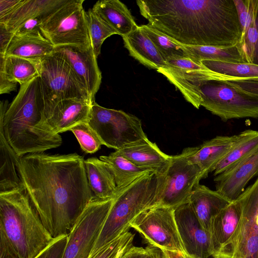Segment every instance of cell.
Returning a JSON list of instances; mask_svg holds the SVG:
<instances>
[{
    "instance_id": "6da1fadb",
    "label": "cell",
    "mask_w": 258,
    "mask_h": 258,
    "mask_svg": "<svg viewBox=\"0 0 258 258\" xmlns=\"http://www.w3.org/2000/svg\"><path fill=\"white\" fill-rule=\"evenodd\" d=\"M18 171L25 191L53 238L68 235L95 198L83 156L77 153H30L20 158Z\"/></svg>"
},
{
    "instance_id": "7a4b0ae2",
    "label": "cell",
    "mask_w": 258,
    "mask_h": 258,
    "mask_svg": "<svg viewBox=\"0 0 258 258\" xmlns=\"http://www.w3.org/2000/svg\"><path fill=\"white\" fill-rule=\"evenodd\" d=\"M148 24L185 45L229 46L241 37L233 0H138Z\"/></svg>"
},
{
    "instance_id": "3957f363",
    "label": "cell",
    "mask_w": 258,
    "mask_h": 258,
    "mask_svg": "<svg viewBox=\"0 0 258 258\" xmlns=\"http://www.w3.org/2000/svg\"><path fill=\"white\" fill-rule=\"evenodd\" d=\"M44 105L39 76L20 85L9 106L7 101L1 102L0 129L19 157L44 152L62 143L61 136L45 121Z\"/></svg>"
},
{
    "instance_id": "277c9868",
    "label": "cell",
    "mask_w": 258,
    "mask_h": 258,
    "mask_svg": "<svg viewBox=\"0 0 258 258\" xmlns=\"http://www.w3.org/2000/svg\"><path fill=\"white\" fill-rule=\"evenodd\" d=\"M54 239L24 189L0 194V249L12 258H36Z\"/></svg>"
},
{
    "instance_id": "5b68a950",
    "label": "cell",
    "mask_w": 258,
    "mask_h": 258,
    "mask_svg": "<svg viewBox=\"0 0 258 258\" xmlns=\"http://www.w3.org/2000/svg\"><path fill=\"white\" fill-rule=\"evenodd\" d=\"M161 176L150 172L119 191L89 257L109 242L128 231L141 213L156 206Z\"/></svg>"
},
{
    "instance_id": "8992f818",
    "label": "cell",
    "mask_w": 258,
    "mask_h": 258,
    "mask_svg": "<svg viewBox=\"0 0 258 258\" xmlns=\"http://www.w3.org/2000/svg\"><path fill=\"white\" fill-rule=\"evenodd\" d=\"M200 93L201 106L224 122L232 119L258 118V96L227 81L207 80L202 84Z\"/></svg>"
},
{
    "instance_id": "52a82bcc",
    "label": "cell",
    "mask_w": 258,
    "mask_h": 258,
    "mask_svg": "<svg viewBox=\"0 0 258 258\" xmlns=\"http://www.w3.org/2000/svg\"><path fill=\"white\" fill-rule=\"evenodd\" d=\"M87 122L103 145L115 150L147 138L137 116L122 110L105 108L95 101L91 105Z\"/></svg>"
},
{
    "instance_id": "ba28073f",
    "label": "cell",
    "mask_w": 258,
    "mask_h": 258,
    "mask_svg": "<svg viewBox=\"0 0 258 258\" xmlns=\"http://www.w3.org/2000/svg\"><path fill=\"white\" fill-rule=\"evenodd\" d=\"M84 2L70 0L42 23V34L55 47L74 46L83 49L92 47Z\"/></svg>"
},
{
    "instance_id": "9c48e42d",
    "label": "cell",
    "mask_w": 258,
    "mask_h": 258,
    "mask_svg": "<svg viewBox=\"0 0 258 258\" xmlns=\"http://www.w3.org/2000/svg\"><path fill=\"white\" fill-rule=\"evenodd\" d=\"M39 77L44 112L66 99H79L93 103L69 64L54 54L41 61Z\"/></svg>"
},
{
    "instance_id": "30bf717a",
    "label": "cell",
    "mask_w": 258,
    "mask_h": 258,
    "mask_svg": "<svg viewBox=\"0 0 258 258\" xmlns=\"http://www.w3.org/2000/svg\"><path fill=\"white\" fill-rule=\"evenodd\" d=\"M114 198H94L68 235L62 258H89L114 203Z\"/></svg>"
},
{
    "instance_id": "8fae6325",
    "label": "cell",
    "mask_w": 258,
    "mask_h": 258,
    "mask_svg": "<svg viewBox=\"0 0 258 258\" xmlns=\"http://www.w3.org/2000/svg\"><path fill=\"white\" fill-rule=\"evenodd\" d=\"M204 178V174L185 153L172 156L165 173L161 176V183L156 207L175 209L188 203L192 190Z\"/></svg>"
},
{
    "instance_id": "7c38bea8",
    "label": "cell",
    "mask_w": 258,
    "mask_h": 258,
    "mask_svg": "<svg viewBox=\"0 0 258 258\" xmlns=\"http://www.w3.org/2000/svg\"><path fill=\"white\" fill-rule=\"evenodd\" d=\"M131 227L150 246L186 253L178 230L174 209L160 206L150 208L137 216Z\"/></svg>"
},
{
    "instance_id": "4fadbf2b",
    "label": "cell",
    "mask_w": 258,
    "mask_h": 258,
    "mask_svg": "<svg viewBox=\"0 0 258 258\" xmlns=\"http://www.w3.org/2000/svg\"><path fill=\"white\" fill-rule=\"evenodd\" d=\"M178 89L185 100L195 107L201 106L200 88L205 81H224L225 77L209 70L190 58L169 59L163 67L157 70Z\"/></svg>"
},
{
    "instance_id": "5bb4252c",
    "label": "cell",
    "mask_w": 258,
    "mask_h": 258,
    "mask_svg": "<svg viewBox=\"0 0 258 258\" xmlns=\"http://www.w3.org/2000/svg\"><path fill=\"white\" fill-rule=\"evenodd\" d=\"M242 218L240 206L230 203L212 219L210 237L213 258H232Z\"/></svg>"
},
{
    "instance_id": "9a60e30c",
    "label": "cell",
    "mask_w": 258,
    "mask_h": 258,
    "mask_svg": "<svg viewBox=\"0 0 258 258\" xmlns=\"http://www.w3.org/2000/svg\"><path fill=\"white\" fill-rule=\"evenodd\" d=\"M53 54L69 64L91 101L95 102L102 77L92 47L88 49L74 46L55 47Z\"/></svg>"
},
{
    "instance_id": "2e32d148",
    "label": "cell",
    "mask_w": 258,
    "mask_h": 258,
    "mask_svg": "<svg viewBox=\"0 0 258 258\" xmlns=\"http://www.w3.org/2000/svg\"><path fill=\"white\" fill-rule=\"evenodd\" d=\"M174 215L186 253L194 258L212 256L210 235L201 226L189 202L175 208Z\"/></svg>"
},
{
    "instance_id": "e0dca14e",
    "label": "cell",
    "mask_w": 258,
    "mask_h": 258,
    "mask_svg": "<svg viewBox=\"0 0 258 258\" xmlns=\"http://www.w3.org/2000/svg\"><path fill=\"white\" fill-rule=\"evenodd\" d=\"M241 136V132L232 136H217L198 147L186 148L183 151L200 167L205 178L215 170L219 162L236 145Z\"/></svg>"
},
{
    "instance_id": "ac0fdd59",
    "label": "cell",
    "mask_w": 258,
    "mask_h": 258,
    "mask_svg": "<svg viewBox=\"0 0 258 258\" xmlns=\"http://www.w3.org/2000/svg\"><path fill=\"white\" fill-rule=\"evenodd\" d=\"M137 166L158 176L163 175L169 166L172 156L162 152L156 143L143 139L115 150Z\"/></svg>"
},
{
    "instance_id": "d6986e66",
    "label": "cell",
    "mask_w": 258,
    "mask_h": 258,
    "mask_svg": "<svg viewBox=\"0 0 258 258\" xmlns=\"http://www.w3.org/2000/svg\"><path fill=\"white\" fill-rule=\"evenodd\" d=\"M92 103L79 99L60 101L44 112L45 121L56 134L70 130L79 123L87 122Z\"/></svg>"
},
{
    "instance_id": "ffe728a7",
    "label": "cell",
    "mask_w": 258,
    "mask_h": 258,
    "mask_svg": "<svg viewBox=\"0 0 258 258\" xmlns=\"http://www.w3.org/2000/svg\"><path fill=\"white\" fill-rule=\"evenodd\" d=\"M256 176H258V150L232 168L216 176L214 179L216 190L234 202Z\"/></svg>"
},
{
    "instance_id": "44dd1931",
    "label": "cell",
    "mask_w": 258,
    "mask_h": 258,
    "mask_svg": "<svg viewBox=\"0 0 258 258\" xmlns=\"http://www.w3.org/2000/svg\"><path fill=\"white\" fill-rule=\"evenodd\" d=\"M188 202L201 226L210 235L212 218L232 202L217 190L199 184L192 190Z\"/></svg>"
},
{
    "instance_id": "7402d4cb",
    "label": "cell",
    "mask_w": 258,
    "mask_h": 258,
    "mask_svg": "<svg viewBox=\"0 0 258 258\" xmlns=\"http://www.w3.org/2000/svg\"><path fill=\"white\" fill-rule=\"evenodd\" d=\"M70 1L24 0L14 11L0 18V24L12 33L17 27L28 20L41 17L45 20Z\"/></svg>"
},
{
    "instance_id": "603a6c76",
    "label": "cell",
    "mask_w": 258,
    "mask_h": 258,
    "mask_svg": "<svg viewBox=\"0 0 258 258\" xmlns=\"http://www.w3.org/2000/svg\"><path fill=\"white\" fill-rule=\"evenodd\" d=\"M92 9L116 34L122 37L139 27L127 7L118 0L98 1Z\"/></svg>"
},
{
    "instance_id": "cb8c5ba5",
    "label": "cell",
    "mask_w": 258,
    "mask_h": 258,
    "mask_svg": "<svg viewBox=\"0 0 258 258\" xmlns=\"http://www.w3.org/2000/svg\"><path fill=\"white\" fill-rule=\"evenodd\" d=\"M122 39L130 55L143 65L157 70L165 66L157 48L140 26Z\"/></svg>"
},
{
    "instance_id": "d4e9b609",
    "label": "cell",
    "mask_w": 258,
    "mask_h": 258,
    "mask_svg": "<svg viewBox=\"0 0 258 258\" xmlns=\"http://www.w3.org/2000/svg\"><path fill=\"white\" fill-rule=\"evenodd\" d=\"M86 173L90 187L96 199H114L117 188L114 175L108 166L95 157L85 160Z\"/></svg>"
},
{
    "instance_id": "484cf974",
    "label": "cell",
    "mask_w": 258,
    "mask_h": 258,
    "mask_svg": "<svg viewBox=\"0 0 258 258\" xmlns=\"http://www.w3.org/2000/svg\"><path fill=\"white\" fill-rule=\"evenodd\" d=\"M55 47L42 34L14 36L5 56H15L41 61L53 54Z\"/></svg>"
},
{
    "instance_id": "4316f807",
    "label": "cell",
    "mask_w": 258,
    "mask_h": 258,
    "mask_svg": "<svg viewBox=\"0 0 258 258\" xmlns=\"http://www.w3.org/2000/svg\"><path fill=\"white\" fill-rule=\"evenodd\" d=\"M20 158L0 129V194L24 189L17 168Z\"/></svg>"
},
{
    "instance_id": "83f0119b",
    "label": "cell",
    "mask_w": 258,
    "mask_h": 258,
    "mask_svg": "<svg viewBox=\"0 0 258 258\" xmlns=\"http://www.w3.org/2000/svg\"><path fill=\"white\" fill-rule=\"evenodd\" d=\"M190 58L200 63L203 60L232 63H248L238 42L229 46L185 45Z\"/></svg>"
},
{
    "instance_id": "f1b7e54d",
    "label": "cell",
    "mask_w": 258,
    "mask_h": 258,
    "mask_svg": "<svg viewBox=\"0 0 258 258\" xmlns=\"http://www.w3.org/2000/svg\"><path fill=\"white\" fill-rule=\"evenodd\" d=\"M99 159L108 166L112 172L117 192L142 176L151 172L137 166L116 151L108 156H101Z\"/></svg>"
},
{
    "instance_id": "f546056e",
    "label": "cell",
    "mask_w": 258,
    "mask_h": 258,
    "mask_svg": "<svg viewBox=\"0 0 258 258\" xmlns=\"http://www.w3.org/2000/svg\"><path fill=\"white\" fill-rule=\"evenodd\" d=\"M241 133L238 142L216 166L215 176L232 168L258 150V131L246 130Z\"/></svg>"
},
{
    "instance_id": "4dcf8cb0",
    "label": "cell",
    "mask_w": 258,
    "mask_h": 258,
    "mask_svg": "<svg viewBox=\"0 0 258 258\" xmlns=\"http://www.w3.org/2000/svg\"><path fill=\"white\" fill-rule=\"evenodd\" d=\"M0 64L3 66L8 79L20 85L29 82L40 75L41 61L0 54Z\"/></svg>"
},
{
    "instance_id": "1f68e13d",
    "label": "cell",
    "mask_w": 258,
    "mask_h": 258,
    "mask_svg": "<svg viewBox=\"0 0 258 258\" xmlns=\"http://www.w3.org/2000/svg\"><path fill=\"white\" fill-rule=\"evenodd\" d=\"M200 63L209 70L227 77L228 81L258 80V65L255 64L232 63L209 60H202Z\"/></svg>"
},
{
    "instance_id": "d6a6232c",
    "label": "cell",
    "mask_w": 258,
    "mask_h": 258,
    "mask_svg": "<svg viewBox=\"0 0 258 258\" xmlns=\"http://www.w3.org/2000/svg\"><path fill=\"white\" fill-rule=\"evenodd\" d=\"M140 26L153 42L165 62L171 59L190 58L187 50L183 44L148 24Z\"/></svg>"
},
{
    "instance_id": "836d02e7",
    "label": "cell",
    "mask_w": 258,
    "mask_h": 258,
    "mask_svg": "<svg viewBox=\"0 0 258 258\" xmlns=\"http://www.w3.org/2000/svg\"><path fill=\"white\" fill-rule=\"evenodd\" d=\"M86 16L91 46L94 54L97 58L100 54L101 46L104 40L110 36L116 34V33L92 9L86 12Z\"/></svg>"
},
{
    "instance_id": "e575fe53",
    "label": "cell",
    "mask_w": 258,
    "mask_h": 258,
    "mask_svg": "<svg viewBox=\"0 0 258 258\" xmlns=\"http://www.w3.org/2000/svg\"><path fill=\"white\" fill-rule=\"evenodd\" d=\"M238 43L247 62L258 65V7L254 18Z\"/></svg>"
},
{
    "instance_id": "d590c367",
    "label": "cell",
    "mask_w": 258,
    "mask_h": 258,
    "mask_svg": "<svg viewBox=\"0 0 258 258\" xmlns=\"http://www.w3.org/2000/svg\"><path fill=\"white\" fill-rule=\"evenodd\" d=\"M135 235L130 231L118 236L90 258H118L133 246Z\"/></svg>"
},
{
    "instance_id": "8d00e7d4",
    "label": "cell",
    "mask_w": 258,
    "mask_h": 258,
    "mask_svg": "<svg viewBox=\"0 0 258 258\" xmlns=\"http://www.w3.org/2000/svg\"><path fill=\"white\" fill-rule=\"evenodd\" d=\"M70 131L75 136L81 149L87 153L97 152L103 145L97 135L87 122L79 123Z\"/></svg>"
},
{
    "instance_id": "74e56055",
    "label": "cell",
    "mask_w": 258,
    "mask_h": 258,
    "mask_svg": "<svg viewBox=\"0 0 258 258\" xmlns=\"http://www.w3.org/2000/svg\"><path fill=\"white\" fill-rule=\"evenodd\" d=\"M233 1L236 7L239 21L241 39L255 15L258 7V0Z\"/></svg>"
},
{
    "instance_id": "f35d334b",
    "label": "cell",
    "mask_w": 258,
    "mask_h": 258,
    "mask_svg": "<svg viewBox=\"0 0 258 258\" xmlns=\"http://www.w3.org/2000/svg\"><path fill=\"white\" fill-rule=\"evenodd\" d=\"M44 20L41 17L28 20L17 27L12 33L14 36L42 34L40 26Z\"/></svg>"
},
{
    "instance_id": "ab89813d",
    "label": "cell",
    "mask_w": 258,
    "mask_h": 258,
    "mask_svg": "<svg viewBox=\"0 0 258 258\" xmlns=\"http://www.w3.org/2000/svg\"><path fill=\"white\" fill-rule=\"evenodd\" d=\"M67 240L68 235L54 238L40 254V258H62Z\"/></svg>"
},
{
    "instance_id": "60d3db41",
    "label": "cell",
    "mask_w": 258,
    "mask_h": 258,
    "mask_svg": "<svg viewBox=\"0 0 258 258\" xmlns=\"http://www.w3.org/2000/svg\"><path fill=\"white\" fill-rule=\"evenodd\" d=\"M227 82L245 91L258 96V80H238Z\"/></svg>"
},
{
    "instance_id": "b9f144b4",
    "label": "cell",
    "mask_w": 258,
    "mask_h": 258,
    "mask_svg": "<svg viewBox=\"0 0 258 258\" xmlns=\"http://www.w3.org/2000/svg\"><path fill=\"white\" fill-rule=\"evenodd\" d=\"M17 83L10 81L7 78L4 68L0 64V94H7L15 91Z\"/></svg>"
},
{
    "instance_id": "7bdbcfd3",
    "label": "cell",
    "mask_w": 258,
    "mask_h": 258,
    "mask_svg": "<svg viewBox=\"0 0 258 258\" xmlns=\"http://www.w3.org/2000/svg\"><path fill=\"white\" fill-rule=\"evenodd\" d=\"M14 37V34L0 24V54L5 55L8 47Z\"/></svg>"
},
{
    "instance_id": "ee69618b",
    "label": "cell",
    "mask_w": 258,
    "mask_h": 258,
    "mask_svg": "<svg viewBox=\"0 0 258 258\" xmlns=\"http://www.w3.org/2000/svg\"><path fill=\"white\" fill-rule=\"evenodd\" d=\"M24 0H0V18L14 11Z\"/></svg>"
},
{
    "instance_id": "f6af8a7d",
    "label": "cell",
    "mask_w": 258,
    "mask_h": 258,
    "mask_svg": "<svg viewBox=\"0 0 258 258\" xmlns=\"http://www.w3.org/2000/svg\"><path fill=\"white\" fill-rule=\"evenodd\" d=\"M149 254L148 246L144 248L133 245L124 252L123 258H148Z\"/></svg>"
},
{
    "instance_id": "bcb514c9",
    "label": "cell",
    "mask_w": 258,
    "mask_h": 258,
    "mask_svg": "<svg viewBox=\"0 0 258 258\" xmlns=\"http://www.w3.org/2000/svg\"><path fill=\"white\" fill-rule=\"evenodd\" d=\"M161 250L163 258H194L187 253L167 250Z\"/></svg>"
},
{
    "instance_id": "7dc6e473",
    "label": "cell",
    "mask_w": 258,
    "mask_h": 258,
    "mask_svg": "<svg viewBox=\"0 0 258 258\" xmlns=\"http://www.w3.org/2000/svg\"><path fill=\"white\" fill-rule=\"evenodd\" d=\"M149 254L148 258H163L161 249L159 248L148 245Z\"/></svg>"
},
{
    "instance_id": "c3c4849f",
    "label": "cell",
    "mask_w": 258,
    "mask_h": 258,
    "mask_svg": "<svg viewBox=\"0 0 258 258\" xmlns=\"http://www.w3.org/2000/svg\"><path fill=\"white\" fill-rule=\"evenodd\" d=\"M0 258H12L8 253L5 251L0 249ZM36 258H40V254Z\"/></svg>"
}]
</instances>
